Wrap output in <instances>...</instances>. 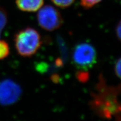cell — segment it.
Returning <instances> with one entry per match:
<instances>
[{
	"mask_svg": "<svg viewBox=\"0 0 121 121\" xmlns=\"http://www.w3.org/2000/svg\"><path fill=\"white\" fill-rule=\"evenodd\" d=\"M19 10L24 12H35L43 6L44 0H15Z\"/></svg>",
	"mask_w": 121,
	"mask_h": 121,
	"instance_id": "6",
	"label": "cell"
},
{
	"mask_svg": "<svg viewBox=\"0 0 121 121\" xmlns=\"http://www.w3.org/2000/svg\"><path fill=\"white\" fill-rule=\"evenodd\" d=\"M121 58H119L115 63L114 70L115 74H116V76L118 77V78H121Z\"/></svg>",
	"mask_w": 121,
	"mask_h": 121,
	"instance_id": "11",
	"label": "cell"
},
{
	"mask_svg": "<svg viewBox=\"0 0 121 121\" xmlns=\"http://www.w3.org/2000/svg\"><path fill=\"white\" fill-rule=\"evenodd\" d=\"M37 17L39 26L49 31L58 29L63 22L60 12L55 7L48 4L39 9Z\"/></svg>",
	"mask_w": 121,
	"mask_h": 121,
	"instance_id": "4",
	"label": "cell"
},
{
	"mask_svg": "<svg viewBox=\"0 0 121 121\" xmlns=\"http://www.w3.org/2000/svg\"><path fill=\"white\" fill-rule=\"evenodd\" d=\"M51 1L57 7L60 8H67L73 4L75 0H51Z\"/></svg>",
	"mask_w": 121,
	"mask_h": 121,
	"instance_id": "9",
	"label": "cell"
},
{
	"mask_svg": "<svg viewBox=\"0 0 121 121\" xmlns=\"http://www.w3.org/2000/svg\"><path fill=\"white\" fill-rule=\"evenodd\" d=\"M102 0H81L80 4L83 8L89 9L100 2Z\"/></svg>",
	"mask_w": 121,
	"mask_h": 121,
	"instance_id": "10",
	"label": "cell"
},
{
	"mask_svg": "<svg viewBox=\"0 0 121 121\" xmlns=\"http://www.w3.org/2000/svg\"><path fill=\"white\" fill-rule=\"evenodd\" d=\"M120 87L108 86L102 76L96 86V91L92 94L90 107L99 117L110 119L112 117L120 119L121 105L118 100Z\"/></svg>",
	"mask_w": 121,
	"mask_h": 121,
	"instance_id": "1",
	"label": "cell"
},
{
	"mask_svg": "<svg viewBox=\"0 0 121 121\" xmlns=\"http://www.w3.org/2000/svg\"><path fill=\"white\" fill-rule=\"evenodd\" d=\"M7 22V14L4 9L0 7V36Z\"/></svg>",
	"mask_w": 121,
	"mask_h": 121,
	"instance_id": "8",
	"label": "cell"
},
{
	"mask_svg": "<svg viewBox=\"0 0 121 121\" xmlns=\"http://www.w3.org/2000/svg\"><path fill=\"white\" fill-rule=\"evenodd\" d=\"M14 43L19 55L24 57H30L40 48L42 40L37 30L28 27L20 30L15 34Z\"/></svg>",
	"mask_w": 121,
	"mask_h": 121,
	"instance_id": "2",
	"label": "cell"
},
{
	"mask_svg": "<svg viewBox=\"0 0 121 121\" xmlns=\"http://www.w3.org/2000/svg\"><path fill=\"white\" fill-rule=\"evenodd\" d=\"M22 94L20 86L13 80L6 79L0 82V104L10 105L18 101Z\"/></svg>",
	"mask_w": 121,
	"mask_h": 121,
	"instance_id": "5",
	"label": "cell"
},
{
	"mask_svg": "<svg viewBox=\"0 0 121 121\" xmlns=\"http://www.w3.org/2000/svg\"><path fill=\"white\" fill-rule=\"evenodd\" d=\"M116 35L117 36L119 40L121 39V22H119L118 23L117 26L116 28Z\"/></svg>",
	"mask_w": 121,
	"mask_h": 121,
	"instance_id": "12",
	"label": "cell"
},
{
	"mask_svg": "<svg viewBox=\"0 0 121 121\" xmlns=\"http://www.w3.org/2000/svg\"><path fill=\"white\" fill-rule=\"evenodd\" d=\"M97 61V52L93 45L80 43L72 51V62L76 68L86 71L94 67Z\"/></svg>",
	"mask_w": 121,
	"mask_h": 121,
	"instance_id": "3",
	"label": "cell"
},
{
	"mask_svg": "<svg viewBox=\"0 0 121 121\" xmlns=\"http://www.w3.org/2000/svg\"><path fill=\"white\" fill-rule=\"evenodd\" d=\"M10 54V48L7 42L0 40V60H4Z\"/></svg>",
	"mask_w": 121,
	"mask_h": 121,
	"instance_id": "7",
	"label": "cell"
}]
</instances>
